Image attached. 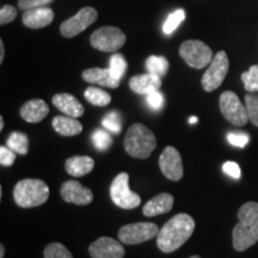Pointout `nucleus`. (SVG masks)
<instances>
[{
	"mask_svg": "<svg viewBox=\"0 0 258 258\" xmlns=\"http://www.w3.org/2000/svg\"><path fill=\"white\" fill-rule=\"evenodd\" d=\"M123 145L125 152L131 157L146 159L156 150L157 139L153 132L146 125L134 123L125 133Z\"/></svg>",
	"mask_w": 258,
	"mask_h": 258,
	"instance_id": "obj_3",
	"label": "nucleus"
},
{
	"mask_svg": "<svg viewBox=\"0 0 258 258\" xmlns=\"http://www.w3.org/2000/svg\"><path fill=\"white\" fill-rule=\"evenodd\" d=\"M49 114V106L42 99H31L24 103L21 108V117L29 123H37Z\"/></svg>",
	"mask_w": 258,
	"mask_h": 258,
	"instance_id": "obj_19",
	"label": "nucleus"
},
{
	"mask_svg": "<svg viewBox=\"0 0 258 258\" xmlns=\"http://www.w3.org/2000/svg\"><path fill=\"white\" fill-rule=\"evenodd\" d=\"M95 167V160L88 156H74L64 163L66 172L74 177H83L91 172Z\"/></svg>",
	"mask_w": 258,
	"mask_h": 258,
	"instance_id": "obj_21",
	"label": "nucleus"
},
{
	"mask_svg": "<svg viewBox=\"0 0 258 258\" xmlns=\"http://www.w3.org/2000/svg\"><path fill=\"white\" fill-rule=\"evenodd\" d=\"M146 101L151 109H153V110H159L164 104V96L161 95L159 90H158V91H154L152 93H150V95H147Z\"/></svg>",
	"mask_w": 258,
	"mask_h": 258,
	"instance_id": "obj_37",
	"label": "nucleus"
},
{
	"mask_svg": "<svg viewBox=\"0 0 258 258\" xmlns=\"http://www.w3.org/2000/svg\"><path fill=\"white\" fill-rule=\"evenodd\" d=\"M221 114L230 123L243 127L250 121L246 105H244L239 97L232 91H225L219 99Z\"/></svg>",
	"mask_w": 258,
	"mask_h": 258,
	"instance_id": "obj_6",
	"label": "nucleus"
},
{
	"mask_svg": "<svg viewBox=\"0 0 258 258\" xmlns=\"http://www.w3.org/2000/svg\"><path fill=\"white\" fill-rule=\"evenodd\" d=\"M179 55L186 64L196 70H202L212 62L213 51L205 42L200 40H188L179 47Z\"/></svg>",
	"mask_w": 258,
	"mask_h": 258,
	"instance_id": "obj_5",
	"label": "nucleus"
},
{
	"mask_svg": "<svg viewBox=\"0 0 258 258\" xmlns=\"http://www.w3.org/2000/svg\"><path fill=\"white\" fill-rule=\"evenodd\" d=\"M49 199V188L41 179L25 178L19 180L14 189V200L22 208H32L46 203Z\"/></svg>",
	"mask_w": 258,
	"mask_h": 258,
	"instance_id": "obj_4",
	"label": "nucleus"
},
{
	"mask_svg": "<svg viewBox=\"0 0 258 258\" xmlns=\"http://www.w3.org/2000/svg\"><path fill=\"white\" fill-rule=\"evenodd\" d=\"M230 69V61L226 51L221 50L217 53V55L213 57L212 62L209 63L207 71L202 77V88L205 91L212 92L215 91L224 83Z\"/></svg>",
	"mask_w": 258,
	"mask_h": 258,
	"instance_id": "obj_8",
	"label": "nucleus"
},
{
	"mask_svg": "<svg viewBox=\"0 0 258 258\" xmlns=\"http://www.w3.org/2000/svg\"><path fill=\"white\" fill-rule=\"evenodd\" d=\"M3 128H4V117L0 116V131H3Z\"/></svg>",
	"mask_w": 258,
	"mask_h": 258,
	"instance_id": "obj_42",
	"label": "nucleus"
},
{
	"mask_svg": "<svg viewBox=\"0 0 258 258\" xmlns=\"http://www.w3.org/2000/svg\"><path fill=\"white\" fill-rule=\"evenodd\" d=\"M110 198L117 207L134 209L141 203L140 196L129 189V175L122 172L112 180L110 185Z\"/></svg>",
	"mask_w": 258,
	"mask_h": 258,
	"instance_id": "obj_9",
	"label": "nucleus"
},
{
	"mask_svg": "<svg viewBox=\"0 0 258 258\" xmlns=\"http://www.w3.org/2000/svg\"><path fill=\"white\" fill-rule=\"evenodd\" d=\"M195 230V220L185 213L172 217L159 230L157 235V245L160 251L171 253L178 250L191 237Z\"/></svg>",
	"mask_w": 258,
	"mask_h": 258,
	"instance_id": "obj_1",
	"label": "nucleus"
},
{
	"mask_svg": "<svg viewBox=\"0 0 258 258\" xmlns=\"http://www.w3.org/2000/svg\"><path fill=\"white\" fill-rule=\"evenodd\" d=\"M159 233V228L153 222H135L125 225L118 231V239L127 245L143 244L145 241L156 238Z\"/></svg>",
	"mask_w": 258,
	"mask_h": 258,
	"instance_id": "obj_10",
	"label": "nucleus"
},
{
	"mask_svg": "<svg viewBox=\"0 0 258 258\" xmlns=\"http://www.w3.org/2000/svg\"><path fill=\"white\" fill-rule=\"evenodd\" d=\"M98 18V12L91 6L80 9L78 14L62 22L60 25V32L63 37L72 38L80 32L85 31L90 25H92Z\"/></svg>",
	"mask_w": 258,
	"mask_h": 258,
	"instance_id": "obj_11",
	"label": "nucleus"
},
{
	"mask_svg": "<svg viewBox=\"0 0 258 258\" xmlns=\"http://www.w3.org/2000/svg\"><path fill=\"white\" fill-rule=\"evenodd\" d=\"M159 167L163 175L173 182L182 179L183 173H184L182 157H180L178 151L172 146L165 147L161 152L159 158Z\"/></svg>",
	"mask_w": 258,
	"mask_h": 258,
	"instance_id": "obj_12",
	"label": "nucleus"
},
{
	"mask_svg": "<svg viewBox=\"0 0 258 258\" xmlns=\"http://www.w3.org/2000/svg\"><path fill=\"white\" fill-rule=\"evenodd\" d=\"M238 222L232 231L235 251H245L258 241V202H246L238 211Z\"/></svg>",
	"mask_w": 258,
	"mask_h": 258,
	"instance_id": "obj_2",
	"label": "nucleus"
},
{
	"mask_svg": "<svg viewBox=\"0 0 258 258\" xmlns=\"http://www.w3.org/2000/svg\"><path fill=\"white\" fill-rule=\"evenodd\" d=\"M102 124L105 129H108V131H110L114 134L120 133L122 129L121 117L116 111H111L109 114H106L105 117L103 118Z\"/></svg>",
	"mask_w": 258,
	"mask_h": 258,
	"instance_id": "obj_32",
	"label": "nucleus"
},
{
	"mask_svg": "<svg viewBox=\"0 0 258 258\" xmlns=\"http://www.w3.org/2000/svg\"><path fill=\"white\" fill-rule=\"evenodd\" d=\"M245 105H246L250 121L258 127V93H249L245 96Z\"/></svg>",
	"mask_w": 258,
	"mask_h": 258,
	"instance_id": "obj_31",
	"label": "nucleus"
},
{
	"mask_svg": "<svg viewBox=\"0 0 258 258\" xmlns=\"http://www.w3.org/2000/svg\"><path fill=\"white\" fill-rule=\"evenodd\" d=\"M90 43L97 50L104 53H115L125 43V35L120 28L102 27L93 32Z\"/></svg>",
	"mask_w": 258,
	"mask_h": 258,
	"instance_id": "obj_7",
	"label": "nucleus"
},
{
	"mask_svg": "<svg viewBox=\"0 0 258 258\" xmlns=\"http://www.w3.org/2000/svg\"><path fill=\"white\" fill-rule=\"evenodd\" d=\"M17 17V10L11 5H4L0 9V24L5 25L11 23Z\"/></svg>",
	"mask_w": 258,
	"mask_h": 258,
	"instance_id": "obj_33",
	"label": "nucleus"
},
{
	"mask_svg": "<svg viewBox=\"0 0 258 258\" xmlns=\"http://www.w3.org/2000/svg\"><path fill=\"white\" fill-rule=\"evenodd\" d=\"M6 145L17 154L25 156L29 152V139L27 135L21 132H14L10 134Z\"/></svg>",
	"mask_w": 258,
	"mask_h": 258,
	"instance_id": "obj_24",
	"label": "nucleus"
},
{
	"mask_svg": "<svg viewBox=\"0 0 258 258\" xmlns=\"http://www.w3.org/2000/svg\"><path fill=\"white\" fill-rule=\"evenodd\" d=\"M241 82L246 91L251 93L258 91V64H253L247 72L241 74Z\"/></svg>",
	"mask_w": 258,
	"mask_h": 258,
	"instance_id": "obj_28",
	"label": "nucleus"
},
{
	"mask_svg": "<svg viewBox=\"0 0 258 258\" xmlns=\"http://www.w3.org/2000/svg\"><path fill=\"white\" fill-rule=\"evenodd\" d=\"M51 125L55 129L56 133L62 137H76L83 131V124L77 118L71 117V116H55Z\"/></svg>",
	"mask_w": 258,
	"mask_h": 258,
	"instance_id": "obj_22",
	"label": "nucleus"
},
{
	"mask_svg": "<svg viewBox=\"0 0 258 258\" xmlns=\"http://www.w3.org/2000/svg\"><path fill=\"white\" fill-rule=\"evenodd\" d=\"M51 102L62 114L74 118L80 117L85 111L82 103L70 93H57V95L53 96Z\"/></svg>",
	"mask_w": 258,
	"mask_h": 258,
	"instance_id": "obj_17",
	"label": "nucleus"
},
{
	"mask_svg": "<svg viewBox=\"0 0 258 258\" xmlns=\"http://www.w3.org/2000/svg\"><path fill=\"white\" fill-rule=\"evenodd\" d=\"M198 117H195V116H192V117L189 118V123H198Z\"/></svg>",
	"mask_w": 258,
	"mask_h": 258,
	"instance_id": "obj_41",
	"label": "nucleus"
},
{
	"mask_svg": "<svg viewBox=\"0 0 258 258\" xmlns=\"http://www.w3.org/2000/svg\"><path fill=\"white\" fill-rule=\"evenodd\" d=\"M4 256H5V247H4V245H0V258H4Z\"/></svg>",
	"mask_w": 258,
	"mask_h": 258,
	"instance_id": "obj_40",
	"label": "nucleus"
},
{
	"mask_svg": "<svg viewBox=\"0 0 258 258\" xmlns=\"http://www.w3.org/2000/svg\"><path fill=\"white\" fill-rule=\"evenodd\" d=\"M127 67H128V63L122 54L120 53L112 54L110 57V61H109V70H110L111 74L116 79L118 80L122 79V77L124 76L125 71H127Z\"/></svg>",
	"mask_w": 258,
	"mask_h": 258,
	"instance_id": "obj_26",
	"label": "nucleus"
},
{
	"mask_svg": "<svg viewBox=\"0 0 258 258\" xmlns=\"http://www.w3.org/2000/svg\"><path fill=\"white\" fill-rule=\"evenodd\" d=\"M83 79L90 84H96V85L104 86V88L116 89L120 85L121 80L116 79L112 76L109 69H99V67H93V69L85 70L82 74Z\"/></svg>",
	"mask_w": 258,
	"mask_h": 258,
	"instance_id": "obj_18",
	"label": "nucleus"
},
{
	"mask_svg": "<svg viewBox=\"0 0 258 258\" xmlns=\"http://www.w3.org/2000/svg\"><path fill=\"white\" fill-rule=\"evenodd\" d=\"M4 56H5L4 42H3V40H0V63H3V61H4Z\"/></svg>",
	"mask_w": 258,
	"mask_h": 258,
	"instance_id": "obj_39",
	"label": "nucleus"
},
{
	"mask_svg": "<svg viewBox=\"0 0 258 258\" xmlns=\"http://www.w3.org/2000/svg\"><path fill=\"white\" fill-rule=\"evenodd\" d=\"M91 138L95 147L99 151H106L112 144V139L110 137V134H108L105 131H103V129H96V131L93 132Z\"/></svg>",
	"mask_w": 258,
	"mask_h": 258,
	"instance_id": "obj_30",
	"label": "nucleus"
},
{
	"mask_svg": "<svg viewBox=\"0 0 258 258\" xmlns=\"http://www.w3.org/2000/svg\"><path fill=\"white\" fill-rule=\"evenodd\" d=\"M54 0H18V8L22 10H30V9H36V8H43L50 3H53Z\"/></svg>",
	"mask_w": 258,
	"mask_h": 258,
	"instance_id": "obj_36",
	"label": "nucleus"
},
{
	"mask_svg": "<svg viewBox=\"0 0 258 258\" xmlns=\"http://www.w3.org/2000/svg\"><path fill=\"white\" fill-rule=\"evenodd\" d=\"M228 143L237 147H245L249 143V135L243 132H232L227 135Z\"/></svg>",
	"mask_w": 258,
	"mask_h": 258,
	"instance_id": "obj_34",
	"label": "nucleus"
},
{
	"mask_svg": "<svg viewBox=\"0 0 258 258\" xmlns=\"http://www.w3.org/2000/svg\"><path fill=\"white\" fill-rule=\"evenodd\" d=\"M54 19V12L49 8L30 9L23 14L22 22L29 29H42L48 27Z\"/></svg>",
	"mask_w": 258,
	"mask_h": 258,
	"instance_id": "obj_15",
	"label": "nucleus"
},
{
	"mask_svg": "<svg viewBox=\"0 0 258 258\" xmlns=\"http://www.w3.org/2000/svg\"><path fill=\"white\" fill-rule=\"evenodd\" d=\"M173 202H175V198H173L171 194H159V195L151 199L150 201L144 206L143 213L144 215H146L148 218L157 217V215L160 214H165V213L170 212L171 209H172Z\"/></svg>",
	"mask_w": 258,
	"mask_h": 258,
	"instance_id": "obj_20",
	"label": "nucleus"
},
{
	"mask_svg": "<svg viewBox=\"0 0 258 258\" xmlns=\"http://www.w3.org/2000/svg\"><path fill=\"white\" fill-rule=\"evenodd\" d=\"M161 86V78L154 74L146 73L134 76L129 79V88L138 95H150L158 91Z\"/></svg>",
	"mask_w": 258,
	"mask_h": 258,
	"instance_id": "obj_16",
	"label": "nucleus"
},
{
	"mask_svg": "<svg viewBox=\"0 0 258 258\" xmlns=\"http://www.w3.org/2000/svg\"><path fill=\"white\" fill-rule=\"evenodd\" d=\"M222 170H224L225 173H227L228 176L232 177V178H240V167L237 163H234V161H226L224 166H222Z\"/></svg>",
	"mask_w": 258,
	"mask_h": 258,
	"instance_id": "obj_38",
	"label": "nucleus"
},
{
	"mask_svg": "<svg viewBox=\"0 0 258 258\" xmlns=\"http://www.w3.org/2000/svg\"><path fill=\"white\" fill-rule=\"evenodd\" d=\"M84 97H85V99L90 104L95 106H106L110 104L111 102V96L108 92L102 89L93 88V86H90V88L85 90Z\"/></svg>",
	"mask_w": 258,
	"mask_h": 258,
	"instance_id": "obj_23",
	"label": "nucleus"
},
{
	"mask_svg": "<svg viewBox=\"0 0 258 258\" xmlns=\"http://www.w3.org/2000/svg\"><path fill=\"white\" fill-rule=\"evenodd\" d=\"M189 258H201L200 256H191V257H189Z\"/></svg>",
	"mask_w": 258,
	"mask_h": 258,
	"instance_id": "obj_43",
	"label": "nucleus"
},
{
	"mask_svg": "<svg viewBox=\"0 0 258 258\" xmlns=\"http://www.w3.org/2000/svg\"><path fill=\"white\" fill-rule=\"evenodd\" d=\"M146 69L147 73L154 74L161 78V77L166 76L167 71H169V61L164 56L151 55L146 60Z\"/></svg>",
	"mask_w": 258,
	"mask_h": 258,
	"instance_id": "obj_25",
	"label": "nucleus"
},
{
	"mask_svg": "<svg viewBox=\"0 0 258 258\" xmlns=\"http://www.w3.org/2000/svg\"><path fill=\"white\" fill-rule=\"evenodd\" d=\"M16 160V152L8 146L0 147V164L3 166H11Z\"/></svg>",
	"mask_w": 258,
	"mask_h": 258,
	"instance_id": "obj_35",
	"label": "nucleus"
},
{
	"mask_svg": "<svg viewBox=\"0 0 258 258\" xmlns=\"http://www.w3.org/2000/svg\"><path fill=\"white\" fill-rule=\"evenodd\" d=\"M43 254L44 258H73L69 249L60 243H51L47 245Z\"/></svg>",
	"mask_w": 258,
	"mask_h": 258,
	"instance_id": "obj_29",
	"label": "nucleus"
},
{
	"mask_svg": "<svg viewBox=\"0 0 258 258\" xmlns=\"http://www.w3.org/2000/svg\"><path fill=\"white\" fill-rule=\"evenodd\" d=\"M184 19H185L184 10L179 9V10H176V11H173L172 14H170L169 16H167L165 23H164V27H163L164 34H166V35L172 34V32L179 27V24L182 23Z\"/></svg>",
	"mask_w": 258,
	"mask_h": 258,
	"instance_id": "obj_27",
	"label": "nucleus"
},
{
	"mask_svg": "<svg viewBox=\"0 0 258 258\" xmlns=\"http://www.w3.org/2000/svg\"><path fill=\"white\" fill-rule=\"evenodd\" d=\"M61 198L67 203L86 206L92 202L93 192L77 180H67L60 188Z\"/></svg>",
	"mask_w": 258,
	"mask_h": 258,
	"instance_id": "obj_14",
	"label": "nucleus"
},
{
	"mask_svg": "<svg viewBox=\"0 0 258 258\" xmlns=\"http://www.w3.org/2000/svg\"><path fill=\"white\" fill-rule=\"evenodd\" d=\"M124 252L121 241L110 237L98 238L89 247V253L92 258H123Z\"/></svg>",
	"mask_w": 258,
	"mask_h": 258,
	"instance_id": "obj_13",
	"label": "nucleus"
}]
</instances>
